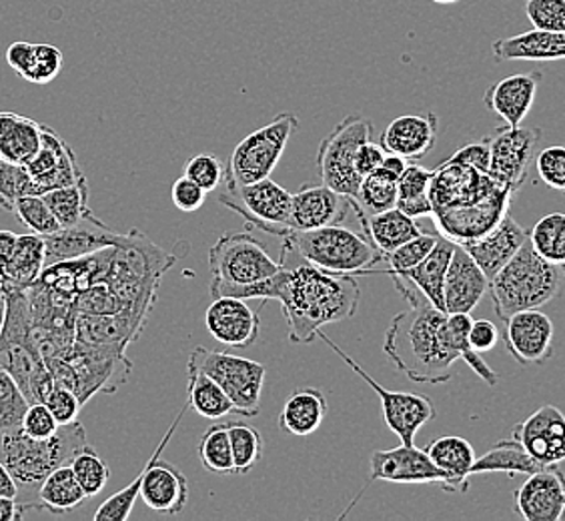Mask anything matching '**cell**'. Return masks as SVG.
<instances>
[{
  "label": "cell",
  "instance_id": "32",
  "mask_svg": "<svg viewBox=\"0 0 565 521\" xmlns=\"http://www.w3.org/2000/svg\"><path fill=\"white\" fill-rule=\"evenodd\" d=\"M43 125L19 113H0V157L12 163L26 164L41 149Z\"/></svg>",
  "mask_w": 565,
  "mask_h": 521
},
{
  "label": "cell",
  "instance_id": "62",
  "mask_svg": "<svg viewBox=\"0 0 565 521\" xmlns=\"http://www.w3.org/2000/svg\"><path fill=\"white\" fill-rule=\"evenodd\" d=\"M7 294V283L2 279V273H0V297H4Z\"/></svg>",
  "mask_w": 565,
  "mask_h": 521
},
{
  "label": "cell",
  "instance_id": "41",
  "mask_svg": "<svg viewBox=\"0 0 565 521\" xmlns=\"http://www.w3.org/2000/svg\"><path fill=\"white\" fill-rule=\"evenodd\" d=\"M530 245L555 265H565V213H550L530 231Z\"/></svg>",
  "mask_w": 565,
  "mask_h": 521
},
{
  "label": "cell",
  "instance_id": "15",
  "mask_svg": "<svg viewBox=\"0 0 565 521\" xmlns=\"http://www.w3.org/2000/svg\"><path fill=\"white\" fill-rule=\"evenodd\" d=\"M351 215L365 217L358 201L323 185H305L295 193L291 203V231L327 227V225H345ZM367 219V217H365Z\"/></svg>",
  "mask_w": 565,
  "mask_h": 521
},
{
  "label": "cell",
  "instance_id": "6",
  "mask_svg": "<svg viewBox=\"0 0 565 521\" xmlns=\"http://www.w3.org/2000/svg\"><path fill=\"white\" fill-rule=\"evenodd\" d=\"M282 249L299 255L323 272L341 275L371 272L383 260V253L365 233H358L345 225L291 231L282 240Z\"/></svg>",
  "mask_w": 565,
  "mask_h": 521
},
{
  "label": "cell",
  "instance_id": "4",
  "mask_svg": "<svg viewBox=\"0 0 565 521\" xmlns=\"http://www.w3.org/2000/svg\"><path fill=\"white\" fill-rule=\"evenodd\" d=\"M7 317L0 333V368L11 373L31 403H44L55 387L34 339L33 311L26 287L7 285Z\"/></svg>",
  "mask_w": 565,
  "mask_h": 521
},
{
  "label": "cell",
  "instance_id": "20",
  "mask_svg": "<svg viewBox=\"0 0 565 521\" xmlns=\"http://www.w3.org/2000/svg\"><path fill=\"white\" fill-rule=\"evenodd\" d=\"M513 437L542 467L565 461V415L555 405H542L522 424L515 425Z\"/></svg>",
  "mask_w": 565,
  "mask_h": 521
},
{
  "label": "cell",
  "instance_id": "14",
  "mask_svg": "<svg viewBox=\"0 0 565 521\" xmlns=\"http://www.w3.org/2000/svg\"><path fill=\"white\" fill-rule=\"evenodd\" d=\"M542 139V129L537 127H501L490 135V174L498 185L518 193L522 189L533 151Z\"/></svg>",
  "mask_w": 565,
  "mask_h": 521
},
{
  "label": "cell",
  "instance_id": "48",
  "mask_svg": "<svg viewBox=\"0 0 565 521\" xmlns=\"http://www.w3.org/2000/svg\"><path fill=\"white\" fill-rule=\"evenodd\" d=\"M437 240H439V237L422 233L419 237L407 241L402 247H397V249L392 251L390 255H385V259L383 260H387V265H390V269L385 273H387V275H397V273L414 269L415 265H419V263L431 253Z\"/></svg>",
  "mask_w": 565,
  "mask_h": 521
},
{
  "label": "cell",
  "instance_id": "39",
  "mask_svg": "<svg viewBox=\"0 0 565 521\" xmlns=\"http://www.w3.org/2000/svg\"><path fill=\"white\" fill-rule=\"evenodd\" d=\"M43 196L61 228L73 227L90 213V206L87 203V179L73 183V185L58 187V189L44 193Z\"/></svg>",
  "mask_w": 565,
  "mask_h": 521
},
{
  "label": "cell",
  "instance_id": "10",
  "mask_svg": "<svg viewBox=\"0 0 565 521\" xmlns=\"http://www.w3.org/2000/svg\"><path fill=\"white\" fill-rule=\"evenodd\" d=\"M186 368L203 371L217 381L237 407V415L257 417L262 407L263 383L267 368L259 361L231 355L223 351L195 348L189 355Z\"/></svg>",
  "mask_w": 565,
  "mask_h": 521
},
{
  "label": "cell",
  "instance_id": "19",
  "mask_svg": "<svg viewBox=\"0 0 565 521\" xmlns=\"http://www.w3.org/2000/svg\"><path fill=\"white\" fill-rule=\"evenodd\" d=\"M26 169L33 177L39 195L87 179L68 142L49 125H43L41 149L26 163Z\"/></svg>",
  "mask_w": 565,
  "mask_h": 521
},
{
  "label": "cell",
  "instance_id": "7",
  "mask_svg": "<svg viewBox=\"0 0 565 521\" xmlns=\"http://www.w3.org/2000/svg\"><path fill=\"white\" fill-rule=\"evenodd\" d=\"M211 295L213 299L231 289L265 281L281 272V263L273 259L262 241L249 233H231L218 237L209 251Z\"/></svg>",
  "mask_w": 565,
  "mask_h": 521
},
{
  "label": "cell",
  "instance_id": "35",
  "mask_svg": "<svg viewBox=\"0 0 565 521\" xmlns=\"http://www.w3.org/2000/svg\"><path fill=\"white\" fill-rule=\"evenodd\" d=\"M422 233L424 231L415 223V219L405 215L397 206L367 217V235L383 253V259L385 255L402 247L407 241L419 237Z\"/></svg>",
  "mask_w": 565,
  "mask_h": 521
},
{
  "label": "cell",
  "instance_id": "31",
  "mask_svg": "<svg viewBox=\"0 0 565 521\" xmlns=\"http://www.w3.org/2000/svg\"><path fill=\"white\" fill-rule=\"evenodd\" d=\"M326 393L317 387H297L282 403L279 427L287 434L307 437L316 434L327 417Z\"/></svg>",
  "mask_w": 565,
  "mask_h": 521
},
{
  "label": "cell",
  "instance_id": "25",
  "mask_svg": "<svg viewBox=\"0 0 565 521\" xmlns=\"http://www.w3.org/2000/svg\"><path fill=\"white\" fill-rule=\"evenodd\" d=\"M542 81L544 75L540 71L505 76L486 91L483 105L491 113L500 115L501 119L505 120V125L522 127L527 113L532 110Z\"/></svg>",
  "mask_w": 565,
  "mask_h": 521
},
{
  "label": "cell",
  "instance_id": "11",
  "mask_svg": "<svg viewBox=\"0 0 565 521\" xmlns=\"http://www.w3.org/2000/svg\"><path fill=\"white\" fill-rule=\"evenodd\" d=\"M223 185L225 193L218 196V201L245 219L250 227L281 240L291 233L289 219L294 193L275 183L271 177L250 185H235L228 181H223Z\"/></svg>",
  "mask_w": 565,
  "mask_h": 521
},
{
  "label": "cell",
  "instance_id": "27",
  "mask_svg": "<svg viewBox=\"0 0 565 521\" xmlns=\"http://www.w3.org/2000/svg\"><path fill=\"white\" fill-rule=\"evenodd\" d=\"M491 53L495 56V63L565 61V33L533 29L510 39H498L491 44Z\"/></svg>",
  "mask_w": 565,
  "mask_h": 521
},
{
  "label": "cell",
  "instance_id": "17",
  "mask_svg": "<svg viewBox=\"0 0 565 521\" xmlns=\"http://www.w3.org/2000/svg\"><path fill=\"white\" fill-rule=\"evenodd\" d=\"M515 511L525 521H564V471L557 466H547L527 476L515 491Z\"/></svg>",
  "mask_w": 565,
  "mask_h": 521
},
{
  "label": "cell",
  "instance_id": "55",
  "mask_svg": "<svg viewBox=\"0 0 565 521\" xmlns=\"http://www.w3.org/2000/svg\"><path fill=\"white\" fill-rule=\"evenodd\" d=\"M446 163L466 164L471 169H478L481 173L490 171V137L478 142H469L463 149L454 152Z\"/></svg>",
  "mask_w": 565,
  "mask_h": 521
},
{
  "label": "cell",
  "instance_id": "46",
  "mask_svg": "<svg viewBox=\"0 0 565 521\" xmlns=\"http://www.w3.org/2000/svg\"><path fill=\"white\" fill-rule=\"evenodd\" d=\"M31 402L9 371L0 368V432L21 427L22 417Z\"/></svg>",
  "mask_w": 565,
  "mask_h": 521
},
{
  "label": "cell",
  "instance_id": "44",
  "mask_svg": "<svg viewBox=\"0 0 565 521\" xmlns=\"http://www.w3.org/2000/svg\"><path fill=\"white\" fill-rule=\"evenodd\" d=\"M71 469L76 481L85 489L87 498H95L107 488L110 479V469L107 461L98 456L95 447L85 446L71 461Z\"/></svg>",
  "mask_w": 565,
  "mask_h": 521
},
{
  "label": "cell",
  "instance_id": "61",
  "mask_svg": "<svg viewBox=\"0 0 565 521\" xmlns=\"http://www.w3.org/2000/svg\"><path fill=\"white\" fill-rule=\"evenodd\" d=\"M4 317H7V297H0V333H2V326H4Z\"/></svg>",
  "mask_w": 565,
  "mask_h": 521
},
{
  "label": "cell",
  "instance_id": "54",
  "mask_svg": "<svg viewBox=\"0 0 565 521\" xmlns=\"http://www.w3.org/2000/svg\"><path fill=\"white\" fill-rule=\"evenodd\" d=\"M171 201L183 213H195L207 201V191L196 185L189 177H181L171 187Z\"/></svg>",
  "mask_w": 565,
  "mask_h": 521
},
{
  "label": "cell",
  "instance_id": "9",
  "mask_svg": "<svg viewBox=\"0 0 565 521\" xmlns=\"http://www.w3.org/2000/svg\"><path fill=\"white\" fill-rule=\"evenodd\" d=\"M371 141V123L361 113H351L319 145L316 164L321 183L358 201L363 177L355 169V155Z\"/></svg>",
  "mask_w": 565,
  "mask_h": 521
},
{
  "label": "cell",
  "instance_id": "1",
  "mask_svg": "<svg viewBox=\"0 0 565 521\" xmlns=\"http://www.w3.org/2000/svg\"><path fill=\"white\" fill-rule=\"evenodd\" d=\"M282 307L289 341L313 343L317 331L358 313L361 289L353 275L329 273L316 265H285L273 275V297Z\"/></svg>",
  "mask_w": 565,
  "mask_h": 521
},
{
  "label": "cell",
  "instance_id": "22",
  "mask_svg": "<svg viewBox=\"0 0 565 521\" xmlns=\"http://www.w3.org/2000/svg\"><path fill=\"white\" fill-rule=\"evenodd\" d=\"M205 326L211 337L227 348H250L262 333V319L245 299L217 297L209 305Z\"/></svg>",
  "mask_w": 565,
  "mask_h": 521
},
{
  "label": "cell",
  "instance_id": "42",
  "mask_svg": "<svg viewBox=\"0 0 565 521\" xmlns=\"http://www.w3.org/2000/svg\"><path fill=\"white\" fill-rule=\"evenodd\" d=\"M228 437H231L235 474L245 476L263 459V435L253 425L228 422Z\"/></svg>",
  "mask_w": 565,
  "mask_h": 521
},
{
  "label": "cell",
  "instance_id": "28",
  "mask_svg": "<svg viewBox=\"0 0 565 521\" xmlns=\"http://www.w3.org/2000/svg\"><path fill=\"white\" fill-rule=\"evenodd\" d=\"M7 65L11 66L17 75L33 85H49L63 71L65 56L63 51L53 44L29 43V41H14L9 44Z\"/></svg>",
  "mask_w": 565,
  "mask_h": 521
},
{
  "label": "cell",
  "instance_id": "38",
  "mask_svg": "<svg viewBox=\"0 0 565 521\" xmlns=\"http://www.w3.org/2000/svg\"><path fill=\"white\" fill-rule=\"evenodd\" d=\"M435 171L422 164H412L397 181V209L409 217L419 219L434 215V203L429 196Z\"/></svg>",
  "mask_w": 565,
  "mask_h": 521
},
{
  "label": "cell",
  "instance_id": "57",
  "mask_svg": "<svg viewBox=\"0 0 565 521\" xmlns=\"http://www.w3.org/2000/svg\"><path fill=\"white\" fill-rule=\"evenodd\" d=\"M385 147L377 145V142L367 141L359 147L358 155H355V169L361 177L375 173L380 169L383 159H385Z\"/></svg>",
  "mask_w": 565,
  "mask_h": 521
},
{
  "label": "cell",
  "instance_id": "26",
  "mask_svg": "<svg viewBox=\"0 0 565 521\" xmlns=\"http://www.w3.org/2000/svg\"><path fill=\"white\" fill-rule=\"evenodd\" d=\"M439 135V119L434 113H414L393 119L381 135L385 151L402 155L407 161L434 151Z\"/></svg>",
  "mask_w": 565,
  "mask_h": 521
},
{
  "label": "cell",
  "instance_id": "52",
  "mask_svg": "<svg viewBox=\"0 0 565 521\" xmlns=\"http://www.w3.org/2000/svg\"><path fill=\"white\" fill-rule=\"evenodd\" d=\"M44 403L55 415L58 425L76 422L81 407H83V402H81V397L76 395L75 391L68 390L65 385H58V383H55V387L46 395Z\"/></svg>",
  "mask_w": 565,
  "mask_h": 521
},
{
  "label": "cell",
  "instance_id": "47",
  "mask_svg": "<svg viewBox=\"0 0 565 521\" xmlns=\"http://www.w3.org/2000/svg\"><path fill=\"white\" fill-rule=\"evenodd\" d=\"M12 213L17 215L19 223H22L26 228H31L33 233L41 235V237H49L61 228L43 195L21 196L12 209Z\"/></svg>",
  "mask_w": 565,
  "mask_h": 521
},
{
  "label": "cell",
  "instance_id": "60",
  "mask_svg": "<svg viewBox=\"0 0 565 521\" xmlns=\"http://www.w3.org/2000/svg\"><path fill=\"white\" fill-rule=\"evenodd\" d=\"M0 496L7 498H19V486L11 476V471L0 461Z\"/></svg>",
  "mask_w": 565,
  "mask_h": 521
},
{
  "label": "cell",
  "instance_id": "3",
  "mask_svg": "<svg viewBox=\"0 0 565 521\" xmlns=\"http://www.w3.org/2000/svg\"><path fill=\"white\" fill-rule=\"evenodd\" d=\"M87 446V432L78 419L61 425L55 435L34 439L21 427L0 432V461L11 471L19 486V498L29 510L39 508V489L56 467L68 466L73 457Z\"/></svg>",
  "mask_w": 565,
  "mask_h": 521
},
{
  "label": "cell",
  "instance_id": "29",
  "mask_svg": "<svg viewBox=\"0 0 565 521\" xmlns=\"http://www.w3.org/2000/svg\"><path fill=\"white\" fill-rule=\"evenodd\" d=\"M454 249H456V243L441 235L435 243L431 253L419 265H415L414 269H409V272L392 275V279L412 283L427 299V304L434 305L435 309H439V311H446L444 289H446V275L451 257H454Z\"/></svg>",
  "mask_w": 565,
  "mask_h": 521
},
{
  "label": "cell",
  "instance_id": "34",
  "mask_svg": "<svg viewBox=\"0 0 565 521\" xmlns=\"http://www.w3.org/2000/svg\"><path fill=\"white\" fill-rule=\"evenodd\" d=\"M542 469V466L533 459L525 447L513 439H501L490 451L476 459L471 467V476L479 474H508V476H532L533 471Z\"/></svg>",
  "mask_w": 565,
  "mask_h": 521
},
{
  "label": "cell",
  "instance_id": "2",
  "mask_svg": "<svg viewBox=\"0 0 565 521\" xmlns=\"http://www.w3.org/2000/svg\"><path fill=\"white\" fill-rule=\"evenodd\" d=\"M383 351L407 380L431 385L451 380V368L461 361L446 311L427 301L393 317Z\"/></svg>",
  "mask_w": 565,
  "mask_h": 521
},
{
  "label": "cell",
  "instance_id": "12",
  "mask_svg": "<svg viewBox=\"0 0 565 521\" xmlns=\"http://www.w3.org/2000/svg\"><path fill=\"white\" fill-rule=\"evenodd\" d=\"M317 337L323 339V343L329 345L331 351H335L339 358L345 361V365L358 373L361 380L370 385L371 390L377 393L381 400V407H383V419L387 427L392 429L393 434L399 437L403 446H414L415 435L429 424L435 417L434 402L425 395H417V393H407V391H392L385 390L377 381L371 378L367 371L359 365L355 359L348 355L343 349L339 348L338 343H333L329 337L319 329Z\"/></svg>",
  "mask_w": 565,
  "mask_h": 521
},
{
  "label": "cell",
  "instance_id": "43",
  "mask_svg": "<svg viewBox=\"0 0 565 521\" xmlns=\"http://www.w3.org/2000/svg\"><path fill=\"white\" fill-rule=\"evenodd\" d=\"M358 203L365 217L393 209L397 205V181L381 173L380 169L363 177L359 187Z\"/></svg>",
  "mask_w": 565,
  "mask_h": 521
},
{
  "label": "cell",
  "instance_id": "24",
  "mask_svg": "<svg viewBox=\"0 0 565 521\" xmlns=\"http://www.w3.org/2000/svg\"><path fill=\"white\" fill-rule=\"evenodd\" d=\"M490 291V279L461 245H456L446 275L447 313H471Z\"/></svg>",
  "mask_w": 565,
  "mask_h": 521
},
{
  "label": "cell",
  "instance_id": "56",
  "mask_svg": "<svg viewBox=\"0 0 565 521\" xmlns=\"http://www.w3.org/2000/svg\"><path fill=\"white\" fill-rule=\"evenodd\" d=\"M498 341H500V331L491 321L488 319L473 321L471 331H469V345L478 353H488L491 349H495Z\"/></svg>",
  "mask_w": 565,
  "mask_h": 521
},
{
  "label": "cell",
  "instance_id": "37",
  "mask_svg": "<svg viewBox=\"0 0 565 521\" xmlns=\"http://www.w3.org/2000/svg\"><path fill=\"white\" fill-rule=\"evenodd\" d=\"M189 373V405L191 410H195L201 417L205 419H223L231 413H237L235 403L231 402L225 391L221 390L217 381L209 378L203 371L191 370L186 368Z\"/></svg>",
  "mask_w": 565,
  "mask_h": 521
},
{
  "label": "cell",
  "instance_id": "58",
  "mask_svg": "<svg viewBox=\"0 0 565 521\" xmlns=\"http://www.w3.org/2000/svg\"><path fill=\"white\" fill-rule=\"evenodd\" d=\"M29 508L22 506L17 498L0 496V521H21L26 515Z\"/></svg>",
  "mask_w": 565,
  "mask_h": 521
},
{
  "label": "cell",
  "instance_id": "5",
  "mask_svg": "<svg viewBox=\"0 0 565 521\" xmlns=\"http://www.w3.org/2000/svg\"><path fill=\"white\" fill-rule=\"evenodd\" d=\"M565 265L537 255L530 241L490 281L493 309L505 323L523 309H542L564 291Z\"/></svg>",
  "mask_w": 565,
  "mask_h": 521
},
{
  "label": "cell",
  "instance_id": "23",
  "mask_svg": "<svg viewBox=\"0 0 565 521\" xmlns=\"http://www.w3.org/2000/svg\"><path fill=\"white\" fill-rule=\"evenodd\" d=\"M527 241L530 233L508 213L490 233L481 235L478 240L468 241L461 247L468 251L491 281Z\"/></svg>",
  "mask_w": 565,
  "mask_h": 521
},
{
  "label": "cell",
  "instance_id": "36",
  "mask_svg": "<svg viewBox=\"0 0 565 521\" xmlns=\"http://www.w3.org/2000/svg\"><path fill=\"white\" fill-rule=\"evenodd\" d=\"M85 500H87V493L76 481L71 464L56 467L39 489V508L56 515L76 510Z\"/></svg>",
  "mask_w": 565,
  "mask_h": 521
},
{
  "label": "cell",
  "instance_id": "63",
  "mask_svg": "<svg viewBox=\"0 0 565 521\" xmlns=\"http://www.w3.org/2000/svg\"><path fill=\"white\" fill-rule=\"evenodd\" d=\"M435 4H456L459 0H431Z\"/></svg>",
  "mask_w": 565,
  "mask_h": 521
},
{
  "label": "cell",
  "instance_id": "51",
  "mask_svg": "<svg viewBox=\"0 0 565 521\" xmlns=\"http://www.w3.org/2000/svg\"><path fill=\"white\" fill-rule=\"evenodd\" d=\"M535 169L547 189L565 196V145L545 147L535 159Z\"/></svg>",
  "mask_w": 565,
  "mask_h": 521
},
{
  "label": "cell",
  "instance_id": "53",
  "mask_svg": "<svg viewBox=\"0 0 565 521\" xmlns=\"http://www.w3.org/2000/svg\"><path fill=\"white\" fill-rule=\"evenodd\" d=\"M61 425L55 419V415L46 407V403H31L29 410L22 417L21 429L34 439H46L56 434Z\"/></svg>",
  "mask_w": 565,
  "mask_h": 521
},
{
  "label": "cell",
  "instance_id": "33",
  "mask_svg": "<svg viewBox=\"0 0 565 521\" xmlns=\"http://www.w3.org/2000/svg\"><path fill=\"white\" fill-rule=\"evenodd\" d=\"M44 267H46L44 240L41 235L33 233V235H19L11 259L0 267V273L7 285L29 287L41 277Z\"/></svg>",
  "mask_w": 565,
  "mask_h": 521
},
{
  "label": "cell",
  "instance_id": "21",
  "mask_svg": "<svg viewBox=\"0 0 565 521\" xmlns=\"http://www.w3.org/2000/svg\"><path fill=\"white\" fill-rule=\"evenodd\" d=\"M371 481L390 483H439L446 489V474L435 466L425 449L399 446L371 454Z\"/></svg>",
  "mask_w": 565,
  "mask_h": 521
},
{
  "label": "cell",
  "instance_id": "30",
  "mask_svg": "<svg viewBox=\"0 0 565 521\" xmlns=\"http://www.w3.org/2000/svg\"><path fill=\"white\" fill-rule=\"evenodd\" d=\"M435 466L446 474V491H468L471 467L476 464V449L459 435L439 437L425 449Z\"/></svg>",
  "mask_w": 565,
  "mask_h": 521
},
{
  "label": "cell",
  "instance_id": "16",
  "mask_svg": "<svg viewBox=\"0 0 565 521\" xmlns=\"http://www.w3.org/2000/svg\"><path fill=\"white\" fill-rule=\"evenodd\" d=\"M554 321L540 309H523L505 321L503 341L520 365H542L554 355Z\"/></svg>",
  "mask_w": 565,
  "mask_h": 521
},
{
  "label": "cell",
  "instance_id": "45",
  "mask_svg": "<svg viewBox=\"0 0 565 521\" xmlns=\"http://www.w3.org/2000/svg\"><path fill=\"white\" fill-rule=\"evenodd\" d=\"M24 195H39L26 164L12 163L0 157V209L11 211Z\"/></svg>",
  "mask_w": 565,
  "mask_h": 521
},
{
  "label": "cell",
  "instance_id": "13",
  "mask_svg": "<svg viewBox=\"0 0 565 521\" xmlns=\"http://www.w3.org/2000/svg\"><path fill=\"white\" fill-rule=\"evenodd\" d=\"M189 407L191 405L186 402L183 410L177 413V417L171 427L167 429V434L163 435L161 444L157 446L151 459L142 467L141 498L145 506L149 510L157 511L161 515H169V518L179 515L181 511L185 510L186 501H189V481L179 467L161 459V454L167 444L171 442L177 427L183 422Z\"/></svg>",
  "mask_w": 565,
  "mask_h": 521
},
{
  "label": "cell",
  "instance_id": "49",
  "mask_svg": "<svg viewBox=\"0 0 565 521\" xmlns=\"http://www.w3.org/2000/svg\"><path fill=\"white\" fill-rule=\"evenodd\" d=\"M225 164L223 161L215 157V155H209V152H201L193 159L186 161L183 167V174L189 177L191 181H195L196 185L201 189H205L207 193L217 191L218 187L223 185L225 181Z\"/></svg>",
  "mask_w": 565,
  "mask_h": 521
},
{
  "label": "cell",
  "instance_id": "59",
  "mask_svg": "<svg viewBox=\"0 0 565 521\" xmlns=\"http://www.w3.org/2000/svg\"><path fill=\"white\" fill-rule=\"evenodd\" d=\"M19 235L12 231H0V267L11 259L12 251L17 247Z\"/></svg>",
  "mask_w": 565,
  "mask_h": 521
},
{
  "label": "cell",
  "instance_id": "50",
  "mask_svg": "<svg viewBox=\"0 0 565 521\" xmlns=\"http://www.w3.org/2000/svg\"><path fill=\"white\" fill-rule=\"evenodd\" d=\"M533 29L565 33V0H523Z\"/></svg>",
  "mask_w": 565,
  "mask_h": 521
},
{
  "label": "cell",
  "instance_id": "8",
  "mask_svg": "<svg viewBox=\"0 0 565 521\" xmlns=\"http://www.w3.org/2000/svg\"><path fill=\"white\" fill-rule=\"evenodd\" d=\"M299 130L294 113H279L262 129L253 130L233 149L225 169V181L235 185H250L271 177L281 161L287 142Z\"/></svg>",
  "mask_w": 565,
  "mask_h": 521
},
{
  "label": "cell",
  "instance_id": "40",
  "mask_svg": "<svg viewBox=\"0 0 565 521\" xmlns=\"http://www.w3.org/2000/svg\"><path fill=\"white\" fill-rule=\"evenodd\" d=\"M199 459L203 467L217 474V476H231L235 474L231 437H228L227 424L211 425L199 442Z\"/></svg>",
  "mask_w": 565,
  "mask_h": 521
},
{
  "label": "cell",
  "instance_id": "18",
  "mask_svg": "<svg viewBox=\"0 0 565 521\" xmlns=\"http://www.w3.org/2000/svg\"><path fill=\"white\" fill-rule=\"evenodd\" d=\"M46 247V265L61 260L78 259L107 247H119L127 233H117L98 221L93 211L73 227L58 228L53 235L43 237Z\"/></svg>",
  "mask_w": 565,
  "mask_h": 521
}]
</instances>
